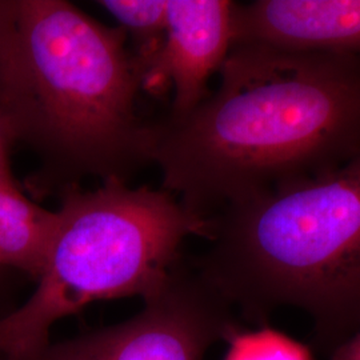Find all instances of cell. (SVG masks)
I'll list each match as a JSON object with an SVG mask.
<instances>
[{
    "label": "cell",
    "mask_w": 360,
    "mask_h": 360,
    "mask_svg": "<svg viewBox=\"0 0 360 360\" xmlns=\"http://www.w3.org/2000/svg\"><path fill=\"white\" fill-rule=\"evenodd\" d=\"M330 360H360V328L330 352Z\"/></svg>",
    "instance_id": "cell-12"
},
{
    "label": "cell",
    "mask_w": 360,
    "mask_h": 360,
    "mask_svg": "<svg viewBox=\"0 0 360 360\" xmlns=\"http://www.w3.org/2000/svg\"><path fill=\"white\" fill-rule=\"evenodd\" d=\"M235 1L167 0L163 43L143 65V92L174 89L168 115H188L210 95L207 83L219 72L233 46Z\"/></svg>",
    "instance_id": "cell-6"
},
{
    "label": "cell",
    "mask_w": 360,
    "mask_h": 360,
    "mask_svg": "<svg viewBox=\"0 0 360 360\" xmlns=\"http://www.w3.org/2000/svg\"><path fill=\"white\" fill-rule=\"evenodd\" d=\"M60 206L37 290L0 318V358L31 360L52 326L96 300L156 292L188 236L208 239L210 219L166 190L105 180L92 191L58 195Z\"/></svg>",
    "instance_id": "cell-4"
},
{
    "label": "cell",
    "mask_w": 360,
    "mask_h": 360,
    "mask_svg": "<svg viewBox=\"0 0 360 360\" xmlns=\"http://www.w3.org/2000/svg\"><path fill=\"white\" fill-rule=\"evenodd\" d=\"M55 224V211L35 205L22 190L0 186V266L37 282Z\"/></svg>",
    "instance_id": "cell-8"
},
{
    "label": "cell",
    "mask_w": 360,
    "mask_h": 360,
    "mask_svg": "<svg viewBox=\"0 0 360 360\" xmlns=\"http://www.w3.org/2000/svg\"><path fill=\"white\" fill-rule=\"evenodd\" d=\"M193 260L247 322L304 311L331 352L360 328V154L343 167L233 202Z\"/></svg>",
    "instance_id": "cell-3"
},
{
    "label": "cell",
    "mask_w": 360,
    "mask_h": 360,
    "mask_svg": "<svg viewBox=\"0 0 360 360\" xmlns=\"http://www.w3.org/2000/svg\"><path fill=\"white\" fill-rule=\"evenodd\" d=\"M218 90L155 122L162 188L193 214L343 167L360 154V55L233 46Z\"/></svg>",
    "instance_id": "cell-1"
},
{
    "label": "cell",
    "mask_w": 360,
    "mask_h": 360,
    "mask_svg": "<svg viewBox=\"0 0 360 360\" xmlns=\"http://www.w3.org/2000/svg\"><path fill=\"white\" fill-rule=\"evenodd\" d=\"M10 271L11 270H8V269H6V267H1V266H0V290H1V287H3V283H4L6 275H7Z\"/></svg>",
    "instance_id": "cell-14"
},
{
    "label": "cell",
    "mask_w": 360,
    "mask_h": 360,
    "mask_svg": "<svg viewBox=\"0 0 360 360\" xmlns=\"http://www.w3.org/2000/svg\"><path fill=\"white\" fill-rule=\"evenodd\" d=\"M4 25H6V1H0V65H1L3 40H4Z\"/></svg>",
    "instance_id": "cell-13"
},
{
    "label": "cell",
    "mask_w": 360,
    "mask_h": 360,
    "mask_svg": "<svg viewBox=\"0 0 360 360\" xmlns=\"http://www.w3.org/2000/svg\"><path fill=\"white\" fill-rule=\"evenodd\" d=\"M0 360H3V359H1V358H0Z\"/></svg>",
    "instance_id": "cell-15"
},
{
    "label": "cell",
    "mask_w": 360,
    "mask_h": 360,
    "mask_svg": "<svg viewBox=\"0 0 360 360\" xmlns=\"http://www.w3.org/2000/svg\"><path fill=\"white\" fill-rule=\"evenodd\" d=\"M144 302L129 321L50 343L31 360H203L242 330L231 304L183 257Z\"/></svg>",
    "instance_id": "cell-5"
},
{
    "label": "cell",
    "mask_w": 360,
    "mask_h": 360,
    "mask_svg": "<svg viewBox=\"0 0 360 360\" xmlns=\"http://www.w3.org/2000/svg\"><path fill=\"white\" fill-rule=\"evenodd\" d=\"M127 41L70 1H6L0 112L38 156L34 191L129 183L153 163L155 122L139 111L142 68Z\"/></svg>",
    "instance_id": "cell-2"
},
{
    "label": "cell",
    "mask_w": 360,
    "mask_h": 360,
    "mask_svg": "<svg viewBox=\"0 0 360 360\" xmlns=\"http://www.w3.org/2000/svg\"><path fill=\"white\" fill-rule=\"evenodd\" d=\"M13 143L15 142L11 129L6 117L0 112V186L20 190L18 181L13 178L10 165V148Z\"/></svg>",
    "instance_id": "cell-11"
},
{
    "label": "cell",
    "mask_w": 360,
    "mask_h": 360,
    "mask_svg": "<svg viewBox=\"0 0 360 360\" xmlns=\"http://www.w3.org/2000/svg\"><path fill=\"white\" fill-rule=\"evenodd\" d=\"M232 30L233 46L360 55V0L235 1Z\"/></svg>",
    "instance_id": "cell-7"
},
{
    "label": "cell",
    "mask_w": 360,
    "mask_h": 360,
    "mask_svg": "<svg viewBox=\"0 0 360 360\" xmlns=\"http://www.w3.org/2000/svg\"><path fill=\"white\" fill-rule=\"evenodd\" d=\"M227 343L224 360H312L309 348L269 327L240 330Z\"/></svg>",
    "instance_id": "cell-10"
},
{
    "label": "cell",
    "mask_w": 360,
    "mask_h": 360,
    "mask_svg": "<svg viewBox=\"0 0 360 360\" xmlns=\"http://www.w3.org/2000/svg\"><path fill=\"white\" fill-rule=\"evenodd\" d=\"M101 7L111 13L132 39L131 51L143 68L160 49L167 27V0H102Z\"/></svg>",
    "instance_id": "cell-9"
}]
</instances>
